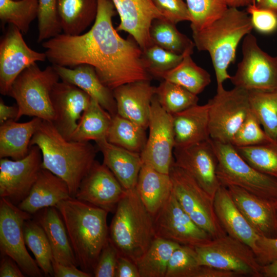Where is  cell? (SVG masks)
Instances as JSON below:
<instances>
[{
	"mask_svg": "<svg viewBox=\"0 0 277 277\" xmlns=\"http://www.w3.org/2000/svg\"><path fill=\"white\" fill-rule=\"evenodd\" d=\"M97 12L90 29L78 35L60 33L42 43L53 65L69 68L86 64L113 90L125 84L150 81L134 39H124L112 24L116 9L112 0H97Z\"/></svg>",
	"mask_w": 277,
	"mask_h": 277,
	"instance_id": "obj_1",
	"label": "cell"
},
{
	"mask_svg": "<svg viewBox=\"0 0 277 277\" xmlns=\"http://www.w3.org/2000/svg\"><path fill=\"white\" fill-rule=\"evenodd\" d=\"M30 146H37L42 167L63 179L74 197L80 184L95 162L96 148L89 142L66 140L51 121L42 120Z\"/></svg>",
	"mask_w": 277,
	"mask_h": 277,
	"instance_id": "obj_2",
	"label": "cell"
},
{
	"mask_svg": "<svg viewBox=\"0 0 277 277\" xmlns=\"http://www.w3.org/2000/svg\"><path fill=\"white\" fill-rule=\"evenodd\" d=\"M55 207L64 221L78 266L93 275L109 239V212L73 197L62 201Z\"/></svg>",
	"mask_w": 277,
	"mask_h": 277,
	"instance_id": "obj_3",
	"label": "cell"
},
{
	"mask_svg": "<svg viewBox=\"0 0 277 277\" xmlns=\"http://www.w3.org/2000/svg\"><path fill=\"white\" fill-rule=\"evenodd\" d=\"M253 29L247 11L228 7L217 19L204 28L193 31L192 38L199 51L209 53L214 70L216 88L231 76L228 68L235 61L237 47Z\"/></svg>",
	"mask_w": 277,
	"mask_h": 277,
	"instance_id": "obj_4",
	"label": "cell"
},
{
	"mask_svg": "<svg viewBox=\"0 0 277 277\" xmlns=\"http://www.w3.org/2000/svg\"><path fill=\"white\" fill-rule=\"evenodd\" d=\"M114 213L109 239L119 255L136 264L156 238L153 218L135 188L125 191Z\"/></svg>",
	"mask_w": 277,
	"mask_h": 277,
	"instance_id": "obj_5",
	"label": "cell"
},
{
	"mask_svg": "<svg viewBox=\"0 0 277 277\" xmlns=\"http://www.w3.org/2000/svg\"><path fill=\"white\" fill-rule=\"evenodd\" d=\"M60 79L53 65L42 70L35 63L24 70L13 83L8 95L15 100L18 108L15 121L26 115L53 122L50 92Z\"/></svg>",
	"mask_w": 277,
	"mask_h": 277,
	"instance_id": "obj_6",
	"label": "cell"
},
{
	"mask_svg": "<svg viewBox=\"0 0 277 277\" xmlns=\"http://www.w3.org/2000/svg\"><path fill=\"white\" fill-rule=\"evenodd\" d=\"M217 158V176L221 185H234L272 202H277V180L251 166L231 144L213 141Z\"/></svg>",
	"mask_w": 277,
	"mask_h": 277,
	"instance_id": "obj_7",
	"label": "cell"
},
{
	"mask_svg": "<svg viewBox=\"0 0 277 277\" xmlns=\"http://www.w3.org/2000/svg\"><path fill=\"white\" fill-rule=\"evenodd\" d=\"M169 175L172 192L190 218L212 239L227 234L216 215L213 197L191 175L173 163Z\"/></svg>",
	"mask_w": 277,
	"mask_h": 277,
	"instance_id": "obj_8",
	"label": "cell"
},
{
	"mask_svg": "<svg viewBox=\"0 0 277 277\" xmlns=\"http://www.w3.org/2000/svg\"><path fill=\"white\" fill-rule=\"evenodd\" d=\"M194 247L201 265L233 272L239 276L262 277V266L253 250L228 234Z\"/></svg>",
	"mask_w": 277,
	"mask_h": 277,
	"instance_id": "obj_9",
	"label": "cell"
},
{
	"mask_svg": "<svg viewBox=\"0 0 277 277\" xmlns=\"http://www.w3.org/2000/svg\"><path fill=\"white\" fill-rule=\"evenodd\" d=\"M207 103L210 138L231 144L250 110L248 91L238 87L230 90L218 87L215 95Z\"/></svg>",
	"mask_w": 277,
	"mask_h": 277,
	"instance_id": "obj_10",
	"label": "cell"
},
{
	"mask_svg": "<svg viewBox=\"0 0 277 277\" xmlns=\"http://www.w3.org/2000/svg\"><path fill=\"white\" fill-rule=\"evenodd\" d=\"M242 50V59L230 79L234 87L248 91H276L277 56L263 50L251 33L244 37Z\"/></svg>",
	"mask_w": 277,
	"mask_h": 277,
	"instance_id": "obj_11",
	"label": "cell"
},
{
	"mask_svg": "<svg viewBox=\"0 0 277 277\" xmlns=\"http://www.w3.org/2000/svg\"><path fill=\"white\" fill-rule=\"evenodd\" d=\"M31 215L7 199L0 200V248L4 255L12 259L25 274L42 276L43 273L26 247L24 225Z\"/></svg>",
	"mask_w": 277,
	"mask_h": 277,
	"instance_id": "obj_12",
	"label": "cell"
},
{
	"mask_svg": "<svg viewBox=\"0 0 277 277\" xmlns=\"http://www.w3.org/2000/svg\"><path fill=\"white\" fill-rule=\"evenodd\" d=\"M148 129L146 145L141 153L143 163L169 174L175 147L173 118L161 107L155 95L151 102Z\"/></svg>",
	"mask_w": 277,
	"mask_h": 277,
	"instance_id": "obj_13",
	"label": "cell"
},
{
	"mask_svg": "<svg viewBox=\"0 0 277 277\" xmlns=\"http://www.w3.org/2000/svg\"><path fill=\"white\" fill-rule=\"evenodd\" d=\"M43 169L42 154L36 145L18 160H0V196L18 205L29 194Z\"/></svg>",
	"mask_w": 277,
	"mask_h": 277,
	"instance_id": "obj_14",
	"label": "cell"
},
{
	"mask_svg": "<svg viewBox=\"0 0 277 277\" xmlns=\"http://www.w3.org/2000/svg\"><path fill=\"white\" fill-rule=\"evenodd\" d=\"M153 218L156 238L192 247L212 239L183 210L172 192Z\"/></svg>",
	"mask_w": 277,
	"mask_h": 277,
	"instance_id": "obj_15",
	"label": "cell"
},
{
	"mask_svg": "<svg viewBox=\"0 0 277 277\" xmlns=\"http://www.w3.org/2000/svg\"><path fill=\"white\" fill-rule=\"evenodd\" d=\"M46 60L45 52L30 48L21 31L14 26L9 25L0 42L1 94L8 95L13 83L24 70Z\"/></svg>",
	"mask_w": 277,
	"mask_h": 277,
	"instance_id": "obj_16",
	"label": "cell"
},
{
	"mask_svg": "<svg viewBox=\"0 0 277 277\" xmlns=\"http://www.w3.org/2000/svg\"><path fill=\"white\" fill-rule=\"evenodd\" d=\"M173 164L191 175L212 197L221 186L217 158L211 138L185 147H175Z\"/></svg>",
	"mask_w": 277,
	"mask_h": 277,
	"instance_id": "obj_17",
	"label": "cell"
},
{
	"mask_svg": "<svg viewBox=\"0 0 277 277\" xmlns=\"http://www.w3.org/2000/svg\"><path fill=\"white\" fill-rule=\"evenodd\" d=\"M125 191L111 171L95 160L82 180L74 197L114 213Z\"/></svg>",
	"mask_w": 277,
	"mask_h": 277,
	"instance_id": "obj_18",
	"label": "cell"
},
{
	"mask_svg": "<svg viewBox=\"0 0 277 277\" xmlns=\"http://www.w3.org/2000/svg\"><path fill=\"white\" fill-rule=\"evenodd\" d=\"M50 99L54 114L52 123L61 134L70 141L91 98L77 87L62 81L54 85Z\"/></svg>",
	"mask_w": 277,
	"mask_h": 277,
	"instance_id": "obj_19",
	"label": "cell"
},
{
	"mask_svg": "<svg viewBox=\"0 0 277 277\" xmlns=\"http://www.w3.org/2000/svg\"><path fill=\"white\" fill-rule=\"evenodd\" d=\"M120 23L117 31L128 33L142 50L153 44L150 29L155 19L164 18L152 0H112Z\"/></svg>",
	"mask_w": 277,
	"mask_h": 277,
	"instance_id": "obj_20",
	"label": "cell"
},
{
	"mask_svg": "<svg viewBox=\"0 0 277 277\" xmlns=\"http://www.w3.org/2000/svg\"><path fill=\"white\" fill-rule=\"evenodd\" d=\"M236 206L261 236L277 238V204L234 185L226 186Z\"/></svg>",
	"mask_w": 277,
	"mask_h": 277,
	"instance_id": "obj_21",
	"label": "cell"
},
{
	"mask_svg": "<svg viewBox=\"0 0 277 277\" xmlns=\"http://www.w3.org/2000/svg\"><path fill=\"white\" fill-rule=\"evenodd\" d=\"M150 81H140L124 84L113 90L117 114L148 128L151 102L155 87Z\"/></svg>",
	"mask_w": 277,
	"mask_h": 277,
	"instance_id": "obj_22",
	"label": "cell"
},
{
	"mask_svg": "<svg viewBox=\"0 0 277 277\" xmlns=\"http://www.w3.org/2000/svg\"><path fill=\"white\" fill-rule=\"evenodd\" d=\"M213 201L216 215L226 234L249 246L255 254L260 235L239 209L228 188L221 185Z\"/></svg>",
	"mask_w": 277,
	"mask_h": 277,
	"instance_id": "obj_23",
	"label": "cell"
},
{
	"mask_svg": "<svg viewBox=\"0 0 277 277\" xmlns=\"http://www.w3.org/2000/svg\"><path fill=\"white\" fill-rule=\"evenodd\" d=\"M61 81L71 84L95 100L113 117L117 114L113 90L106 86L92 66L83 64L73 68L53 65Z\"/></svg>",
	"mask_w": 277,
	"mask_h": 277,
	"instance_id": "obj_24",
	"label": "cell"
},
{
	"mask_svg": "<svg viewBox=\"0 0 277 277\" xmlns=\"http://www.w3.org/2000/svg\"><path fill=\"white\" fill-rule=\"evenodd\" d=\"M71 197L67 183L43 168L29 194L17 206L32 215L45 208L55 207L62 201Z\"/></svg>",
	"mask_w": 277,
	"mask_h": 277,
	"instance_id": "obj_25",
	"label": "cell"
},
{
	"mask_svg": "<svg viewBox=\"0 0 277 277\" xmlns=\"http://www.w3.org/2000/svg\"><path fill=\"white\" fill-rule=\"evenodd\" d=\"M103 156V163L113 173L125 190L135 188L143 164L140 153L109 143L107 139L95 142Z\"/></svg>",
	"mask_w": 277,
	"mask_h": 277,
	"instance_id": "obj_26",
	"label": "cell"
},
{
	"mask_svg": "<svg viewBox=\"0 0 277 277\" xmlns=\"http://www.w3.org/2000/svg\"><path fill=\"white\" fill-rule=\"evenodd\" d=\"M175 147H185L210 138L208 103L172 114Z\"/></svg>",
	"mask_w": 277,
	"mask_h": 277,
	"instance_id": "obj_27",
	"label": "cell"
},
{
	"mask_svg": "<svg viewBox=\"0 0 277 277\" xmlns=\"http://www.w3.org/2000/svg\"><path fill=\"white\" fill-rule=\"evenodd\" d=\"M135 189L144 206L153 217L172 193L170 175L160 172L143 163Z\"/></svg>",
	"mask_w": 277,
	"mask_h": 277,
	"instance_id": "obj_28",
	"label": "cell"
},
{
	"mask_svg": "<svg viewBox=\"0 0 277 277\" xmlns=\"http://www.w3.org/2000/svg\"><path fill=\"white\" fill-rule=\"evenodd\" d=\"M42 120L34 117L24 123L10 120L1 124L0 158L18 160L25 157L29 152L31 139Z\"/></svg>",
	"mask_w": 277,
	"mask_h": 277,
	"instance_id": "obj_29",
	"label": "cell"
},
{
	"mask_svg": "<svg viewBox=\"0 0 277 277\" xmlns=\"http://www.w3.org/2000/svg\"><path fill=\"white\" fill-rule=\"evenodd\" d=\"M37 222L46 234L53 259L65 265L77 266L65 225L57 209L55 207L43 209Z\"/></svg>",
	"mask_w": 277,
	"mask_h": 277,
	"instance_id": "obj_30",
	"label": "cell"
},
{
	"mask_svg": "<svg viewBox=\"0 0 277 277\" xmlns=\"http://www.w3.org/2000/svg\"><path fill=\"white\" fill-rule=\"evenodd\" d=\"M97 7V0H57V15L63 33L81 34L94 23Z\"/></svg>",
	"mask_w": 277,
	"mask_h": 277,
	"instance_id": "obj_31",
	"label": "cell"
},
{
	"mask_svg": "<svg viewBox=\"0 0 277 277\" xmlns=\"http://www.w3.org/2000/svg\"><path fill=\"white\" fill-rule=\"evenodd\" d=\"M112 116L95 100L83 112L71 140L95 142L107 139Z\"/></svg>",
	"mask_w": 277,
	"mask_h": 277,
	"instance_id": "obj_32",
	"label": "cell"
},
{
	"mask_svg": "<svg viewBox=\"0 0 277 277\" xmlns=\"http://www.w3.org/2000/svg\"><path fill=\"white\" fill-rule=\"evenodd\" d=\"M193 51H187L181 62L172 69L161 73L158 77L179 85L197 95L211 83L210 74L192 60Z\"/></svg>",
	"mask_w": 277,
	"mask_h": 277,
	"instance_id": "obj_33",
	"label": "cell"
},
{
	"mask_svg": "<svg viewBox=\"0 0 277 277\" xmlns=\"http://www.w3.org/2000/svg\"><path fill=\"white\" fill-rule=\"evenodd\" d=\"M180 245L156 238L136 264L140 277H165L170 258Z\"/></svg>",
	"mask_w": 277,
	"mask_h": 277,
	"instance_id": "obj_34",
	"label": "cell"
},
{
	"mask_svg": "<svg viewBox=\"0 0 277 277\" xmlns=\"http://www.w3.org/2000/svg\"><path fill=\"white\" fill-rule=\"evenodd\" d=\"M146 129L116 114L112 117L107 140L130 151L141 153L147 142Z\"/></svg>",
	"mask_w": 277,
	"mask_h": 277,
	"instance_id": "obj_35",
	"label": "cell"
},
{
	"mask_svg": "<svg viewBox=\"0 0 277 277\" xmlns=\"http://www.w3.org/2000/svg\"><path fill=\"white\" fill-rule=\"evenodd\" d=\"M175 25L164 18L154 19L150 29L153 44L179 54L193 51V41L180 32Z\"/></svg>",
	"mask_w": 277,
	"mask_h": 277,
	"instance_id": "obj_36",
	"label": "cell"
},
{
	"mask_svg": "<svg viewBox=\"0 0 277 277\" xmlns=\"http://www.w3.org/2000/svg\"><path fill=\"white\" fill-rule=\"evenodd\" d=\"M250 110L255 114L267 134L277 138V90H250Z\"/></svg>",
	"mask_w": 277,
	"mask_h": 277,
	"instance_id": "obj_37",
	"label": "cell"
},
{
	"mask_svg": "<svg viewBox=\"0 0 277 277\" xmlns=\"http://www.w3.org/2000/svg\"><path fill=\"white\" fill-rule=\"evenodd\" d=\"M24 235L26 245L33 254L35 261L45 276H53V255L46 234L37 221H25Z\"/></svg>",
	"mask_w": 277,
	"mask_h": 277,
	"instance_id": "obj_38",
	"label": "cell"
},
{
	"mask_svg": "<svg viewBox=\"0 0 277 277\" xmlns=\"http://www.w3.org/2000/svg\"><path fill=\"white\" fill-rule=\"evenodd\" d=\"M38 0H0L2 26L12 25L23 34H26L30 24L37 18Z\"/></svg>",
	"mask_w": 277,
	"mask_h": 277,
	"instance_id": "obj_39",
	"label": "cell"
},
{
	"mask_svg": "<svg viewBox=\"0 0 277 277\" xmlns=\"http://www.w3.org/2000/svg\"><path fill=\"white\" fill-rule=\"evenodd\" d=\"M234 147L254 168L277 180V138L261 145Z\"/></svg>",
	"mask_w": 277,
	"mask_h": 277,
	"instance_id": "obj_40",
	"label": "cell"
},
{
	"mask_svg": "<svg viewBox=\"0 0 277 277\" xmlns=\"http://www.w3.org/2000/svg\"><path fill=\"white\" fill-rule=\"evenodd\" d=\"M155 96L161 107L171 114L197 104L196 95L176 84L164 80L155 87Z\"/></svg>",
	"mask_w": 277,
	"mask_h": 277,
	"instance_id": "obj_41",
	"label": "cell"
},
{
	"mask_svg": "<svg viewBox=\"0 0 277 277\" xmlns=\"http://www.w3.org/2000/svg\"><path fill=\"white\" fill-rule=\"evenodd\" d=\"M190 28L201 30L220 17L228 8L226 0H186Z\"/></svg>",
	"mask_w": 277,
	"mask_h": 277,
	"instance_id": "obj_42",
	"label": "cell"
},
{
	"mask_svg": "<svg viewBox=\"0 0 277 277\" xmlns=\"http://www.w3.org/2000/svg\"><path fill=\"white\" fill-rule=\"evenodd\" d=\"M201 266L194 247L181 245L170 258L165 277H197Z\"/></svg>",
	"mask_w": 277,
	"mask_h": 277,
	"instance_id": "obj_43",
	"label": "cell"
},
{
	"mask_svg": "<svg viewBox=\"0 0 277 277\" xmlns=\"http://www.w3.org/2000/svg\"><path fill=\"white\" fill-rule=\"evenodd\" d=\"M144 65L151 75L155 77L170 70L182 60L183 54H177L155 44L142 50Z\"/></svg>",
	"mask_w": 277,
	"mask_h": 277,
	"instance_id": "obj_44",
	"label": "cell"
},
{
	"mask_svg": "<svg viewBox=\"0 0 277 277\" xmlns=\"http://www.w3.org/2000/svg\"><path fill=\"white\" fill-rule=\"evenodd\" d=\"M272 140L255 114L250 110L234 135L231 144L235 147H248L265 144Z\"/></svg>",
	"mask_w": 277,
	"mask_h": 277,
	"instance_id": "obj_45",
	"label": "cell"
},
{
	"mask_svg": "<svg viewBox=\"0 0 277 277\" xmlns=\"http://www.w3.org/2000/svg\"><path fill=\"white\" fill-rule=\"evenodd\" d=\"M57 0H38L37 42L40 43L61 33L57 12Z\"/></svg>",
	"mask_w": 277,
	"mask_h": 277,
	"instance_id": "obj_46",
	"label": "cell"
},
{
	"mask_svg": "<svg viewBox=\"0 0 277 277\" xmlns=\"http://www.w3.org/2000/svg\"><path fill=\"white\" fill-rule=\"evenodd\" d=\"M119 254L109 239L99 255L93 275L95 277H115Z\"/></svg>",
	"mask_w": 277,
	"mask_h": 277,
	"instance_id": "obj_47",
	"label": "cell"
},
{
	"mask_svg": "<svg viewBox=\"0 0 277 277\" xmlns=\"http://www.w3.org/2000/svg\"><path fill=\"white\" fill-rule=\"evenodd\" d=\"M253 28L263 34H271L277 30V14L266 9L257 7L255 2L247 8Z\"/></svg>",
	"mask_w": 277,
	"mask_h": 277,
	"instance_id": "obj_48",
	"label": "cell"
},
{
	"mask_svg": "<svg viewBox=\"0 0 277 277\" xmlns=\"http://www.w3.org/2000/svg\"><path fill=\"white\" fill-rule=\"evenodd\" d=\"M164 19L173 23L190 21V13L183 0H152Z\"/></svg>",
	"mask_w": 277,
	"mask_h": 277,
	"instance_id": "obj_49",
	"label": "cell"
},
{
	"mask_svg": "<svg viewBox=\"0 0 277 277\" xmlns=\"http://www.w3.org/2000/svg\"><path fill=\"white\" fill-rule=\"evenodd\" d=\"M256 246L255 256L261 266L268 264L277 259V238L260 236Z\"/></svg>",
	"mask_w": 277,
	"mask_h": 277,
	"instance_id": "obj_50",
	"label": "cell"
},
{
	"mask_svg": "<svg viewBox=\"0 0 277 277\" xmlns=\"http://www.w3.org/2000/svg\"><path fill=\"white\" fill-rule=\"evenodd\" d=\"M52 267L55 277H91L90 273L78 269L75 265H65L52 260Z\"/></svg>",
	"mask_w": 277,
	"mask_h": 277,
	"instance_id": "obj_51",
	"label": "cell"
},
{
	"mask_svg": "<svg viewBox=\"0 0 277 277\" xmlns=\"http://www.w3.org/2000/svg\"><path fill=\"white\" fill-rule=\"evenodd\" d=\"M115 277H140L136 264L128 258L119 255Z\"/></svg>",
	"mask_w": 277,
	"mask_h": 277,
	"instance_id": "obj_52",
	"label": "cell"
},
{
	"mask_svg": "<svg viewBox=\"0 0 277 277\" xmlns=\"http://www.w3.org/2000/svg\"><path fill=\"white\" fill-rule=\"evenodd\" d=\"M16 262L10 257L4 255L1 261V277H23L25 275Z\"/></svg>",
	"mask_w": 277,
	"mask_h": 277,
	"instance_id": "obj_53",
	"label": "cell"
},
{
	"mask_svg": "<svg viewBox=\"0 0 277 277\" xmlns=\"http://www.w3.org/2000/svg\"><path fill=\"white\" fill-rule=\"evenodd\" d=\"M18 112L17 106H8L6 105L2 98L0 99V124L10 120H16Z\"/></svg>",
	"mask_w": 277,
	"mask_h": 277,
	"instance_id": "obj_54",
	"label": "cell"
},
{
	"mask_svg": "<svg viewBox=\"0 0 277 277\" xmlns=\"http://www.w3.org/2000/svg\"><path fill=\"white\" fill-rule=\"evenodd\" d=\"M261 273L262 277H277V259L262 266Z\"/></svg>",
	"mask_w": 277,
	"mask_h": 277,
	"instance_id": "obj_55",
	"label": "cell"
},
{
	"mask_svg": "<svg viewBox=\"0 0 277 277\" xmlns=\"http://www.w3.org/2000/svg\"><path fill=\"white\" fill-rule=\"evenodd\" d=\"M255 3L258 8L271 11L277 14V0H256Z\"/></svg>",
	"mask_w": 277,
	"mask_h": 277,
	"instance_id": "obj_56",
	"label": "cell"
},
{
	"mask_svg": "<svg viewBox=\"0 0 277 277\" xmlns=\"http://www.w3.org/2000/svg\"><path fill=\"white\" fill-rule=\"evenodd\" d=\"M228 7L240 8L241 7L248 6L256 0H226Z\"/></svg>",
	"mask_w": 277,
	"mask_h": 277,
	"instance_id": "obj_57",
	"label": "cell"
},
{
	"mask_svg": "<svg viewBox=\"0 0 277 277\" xmlns=\"http://www.w3.org/2000/svg\"><path fill=\"white\" fill-rule=\"evenodd\" d=\"M276 204H277V202H276Z\"/></svg>",
	"mask_w": 277,
	"mask_h": 277,
	"instance_id": "obj_58",
	"label": "cell"
},
{
	"mask_svg": "<svg viewBox=\"0 0 277 277\" xmlns=\"http://www.w3.org/2000/svg\"><path fill=\"white\" fill-rule=\"evenodd\" d=\"M16 1H17V0H16Z\"/></svg>",
	"mask_w": 277,
	"mask_h": 277,
	"instance_id": "obj_59",
	"label": "cell"
}]
</instances>
